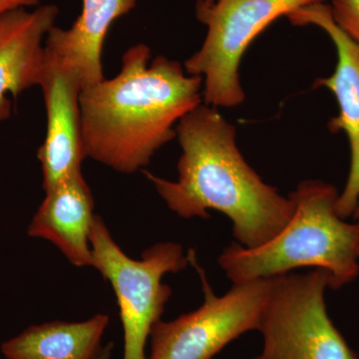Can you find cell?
Instances as JSON below:
<instances>
[{"label": "cell", "mask_w": 359, "mask_h": 359, "mask_svg": "<svg viewBox=\"0 0 359 359\" xmlns=\"http://www.w3.org/2000/svg\"><path fill=\"white\" fill-rule=\"evenodd\" d=\"M254 359H263V358H262V356H261V355H259V356H257V358H254Z\"/></svg>", "instance_id": "18"}, {"label": "cell", "mask_w": 359, "mask_h": 359, "mask_svg": "<svg viewBox=\"0 0 359 359\" xmlns=\"http://www.w3.org/2000/svg\"><path fill=\"white\" fill-rule=\"evenodd\" d=\"M182 148L178 181L145 172L169 209L184 219L210 210L233 224L238 244L256 248L275 237L294 214V202L264 183L236 144V128L212 106H198L177 124Z\"/></svg>", "instance_id": "2"}, {"label": "cell", "mask_w": 359, "mask_h": 359, "mask_svg": "<svg viewBox=\"0 0 359 359\" xmlns=\"http://www.w3.org/2000/svg\"><path fill=\"white\" fill-rule=\"evenodd\" d=\"M113 347H114V344H113L112 342L106 344V346L103 347L98 359H111V358H112Z\"/></svg>", "instance_id": "16"}, {"label": "cell", "mask_w": 359, "mask_h": 359, "mask_svg": "<svg viewBox=\"0 0 359 359\" xmlns=\"http://www.w3.org/2000/svg\"><path fill=\"white\" fill-rule=\"evenodd\" d=\"M108 325L109 316L98 313L79 323L32 325L4 342L1 353L6 359H98Z\"/></svg>", "instance_id": "13"}, {"label": "cell", "mask_w": 359, "mask_h": 359, "mask_svg": "<svg viewBox=\"0 0 359 359\" xmlns=\"http://www.w3.org/2000/svg\"><path fill=\"white\" fill-rule=\"evenodd\" d=\"M339 195L332 184L302 182L290 195L294 214L275 237L256 248L233 243L219 255L226 278L238 285L313 268L330 275V289L354 282L359 276V222L339 216Z\"/></svg>", "instance_id": "3"}, {"label": "cell", "mask_w": 359, "mask_h": 359, "mask_svg": "<svg viewBox=\"0 0 359 359\" xmlns=\"http://www.w3.org/2000/svg\"><path fill=\"white\" fill-rule=\"evenodd\" d=\"M93 266L112 285L124 332V358L147 359L151 332L165 311L172 290L162 278L185 269L189 261L181 245L158 243L133 259L123 252L103 219L96 215L90 235Z\"/></svg>", "instance_id": "4"}, {"label": "cell", "mask_w": 359, "mask_h": 359, "mask_svg": "<svg viewBox=\"0 0 359 359\" xmlns=\"http://www.w3.org/2000/svg\"><path fill=\"white\" fill-rule=\"evenodd\" d=\"M39 6V0H0V15L15 9Z\"/></svg>", "instance_id": "15"}, {"label": "cell", "mask_w": 359, "mask_h": 359, "mask_svg": "<svg viewBox=\"0 0 359 359\" xmlns=\"http://www.w3.org/2000/svg\"><path fill=\"white\" fill-rule=\"evenodd\" d=\"M150 48L130 47L119 74L81 90L80 120L85 156L122 174L147 166L177 136L175 125L202 102L204 78L186 75L178 61Z\"/></svg>", "instance_id": "1"}, {"label": "cell", "mask_w": 359, "mask_h": 359, "mask_svg": "<svg viewBox=\"0 0 359 359\" xmlns=\"http://www.w3.org/2000/svg\"><path fill=\"white\" fill-rule=\"evenodd\" d=\"M334 22L359 44V0H330Z\"/></svg>", "instance_id": "14"}, {"label": "cell", "mask_w": 359, "mask_h": 359, "mask_svg": "<svg viewBox=\"0 0 359 359\" xmlns=\"http://www.w3.org/2000/svg\"><path fill=\"white\" fill-rule=\"evenodd\" d=\"M188 257L202 280L204 302L173 320L156 323L150 334V359H212L231 341L259 327L271 278L233 285L226 294L217 295L194 250H189Z\"/></svg>", "instance_id": "7"}, {"label": "cell", "mask_w": 359, "mask_h": 359, "mask_svg": "<svg viewBox=\"0 0 359 359\" xmlns=\"http://www.w3.org/2000/svg\"><path fill=\"white\" fill-rule=\"evenodd\" d=\"M325 0H198L196 15L208 32L199 51L187 59L189 75L204 78L205 104L235 107L244 101L238 75L244 53L273 21Z\"/></svg>", "instance_id": "5"}, {"label": "cell", "mask_w": 359, "mask_h": 359, "mask_svg": "<svg viewBox=\"0 0 359 359\" xmlns=\"http://www.w3.org/2000/svg\"><path fill=\"white\" fill-rule=\"evenodd\" d=\"M203 2H204L205 4H212V2L216 1V0H202Z\"/></svg>", "instance_id": "17"}, {"label": "cell", "mask_w": 359, "mask_h": 359, "mask_svg": "<svg viewBox=\"0 0 359 359\" xmlns=\"http://www.w3.org/2000/svg\"><path fill=\"white\" fill-rule=\"evenodd\" d=\"M358 255H359V250H358Z\"/></svg>", "instance_id": "19"}, {"label": "cell", "mask_w": 359, "mask_h": 359, "mask_svg": "<svg viewBox=\"0 0 359 359\" xmlns=\"http://www.w3.org/2000/svg\"><path fill=\"white\" fill-rule=\"evenodd\" d=\"M327 271L271 278L259 318L263 359H359L330 320L325 304Z\"/></svg>", "instance_id": "6"}, {"label": "cell", "mask_w": 359, "mask_h": 359, "mask_svg": "<svg viewBox=\"0 0 359 359\" xmlns=\"http://www.w3.org/2000/svg\"><path fill=\"white\" fill-rule=\"evenodd\" d=\"M81 14L69 29L53 28L45 39V51L76 73L82 89L105 79L104 41L116 20L135 8L137 0H82Z\"/></svg>", "instance_id": "12"}, {"label": "cell", "mask_w": 359, "mask_h": 359, "mask_svg": "<svg viewBox=\"0 0 359 359\" xmlns=\"http://www.w3.org/2000/svg\"><path fill=\"white\" fill-rule=\"evenodd\" d=\"M294 25H313L332 39L337 52V65L330 77L316 80L314 87H325L334 94L339 113L328 122L332 133L344 132L351 147V168L344 191L337 198V209L344 219L359 222V44L351 39L332 18L325 4L302 7L290 14Z\"/></svg>", "instance_id": "8"}, {"label": "cell", "mask_w": 359, "mask_h": 359, "mask_svg": "<svg viewBox=\"0 0 359 359\" xmlns=\"http://www.w3.org/2000/svg\"><path fill=\"white\" fill-rule=\"evenodd\" d=\"M45 194L28 226V235L51 242L75 266H93L90 235L96 215L93 196L82 172Z\"/></svg>", "instance_id": "11"}, {"label": "cell", "mask_w": 359, "mask_h": 359, "mask_svg": "<svg viewBox=\"0 0 359 359\" xmlns=\"http://www.w3.org/2000/svg\"><path fill=\"white\" fill-rule=\"evenodd\" d=\"M59 9L45 4L15 9L0 15V122L11 116L14 97L33 86H40L44 76L45 39L55 26Z\"/></svg>", "instance_id": "10"}, {"label": "cell", "mask_w": 359, "mask_h": 359, "mask_svg": "<svg viewBox=\"0 0 359 359\" xmlns=\"http://www.w3.org/2000/svg\"><path fill=\"white\" fill-rule=\"evenodd\" d=\"M40 87L46 106L47 131L37 157L46 192L81 171L82 161L86 158L79 108L82 85L74 71L46 53Z\"/></svg>", "instance_id": "9"}]
</instances>
